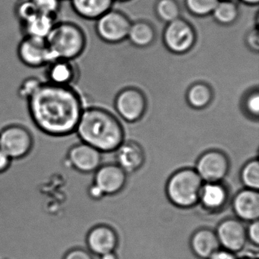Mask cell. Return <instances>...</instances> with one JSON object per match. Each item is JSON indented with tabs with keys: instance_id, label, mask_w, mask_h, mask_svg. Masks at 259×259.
<instances>
[{
	"instance_id": "cell-24",
	"label": "cell",
	"mask_w": 259,
	"mask_h": 259,
	"mask_svg": "<svg viewBox=\"0 0 259 259\" xmlns=\"http://www.w3.org/2000/svg\"><path fill=\"white\" fill-rule=\"evenodd\" d=\"M211 15L218 23L232 25L239 18V7L235 1H219Z\"/></svg>"
},
{
	"instance_id": "cell-10",
	"label": "cell",
	"mask_w": 259,
	"mask_h": 259,
	"mask_svg": "<svg viewBox=\"0 0 259 259\" xmlns=\"http://www.w3.org/2000/svg\"><path fill=\"white\" fill-rule=\"evenodd\" d=\"M229 167L228 158L224 153L210 151L198 159L196 172L206 183H219L227 175Z\"/></svg>"
},
{
	"instance_id": "cell-16",
	"label": "cell",
	"mask_w": 259,
	"mask_h": 259,
	"mask_svg": "<svg viewBox=\"0 0 259 259\" xmlns=\"http://www.w3.org/2000/svg\"><path fill=\"white\" fill-rule=\"evenodd\" d=\"M233 207L239 219L250 222L257 221L259 218L258 192L250 189L240 191L233 199Z\"/></svg>"
},
{
	"instance_id": "cell-14",
	"label": "cell",
	"mask_w": 259,
	"mask_h": 259,
	"mask_svg": "<svg viewBox=\"0 0 259 259\" xmlns=\"http://www.w3.org/2000/svg\"><path fill=\"white\" fill-rule=\"evenodd\" d=\"M126 182V172L118 165L101 166L95 171V182L104 195H113L122 190Z\"/></svg>"
},
{
	"instance_id": "cell-26",
	"label": "cell",
	"mask_w": 259,
	"mask_h": 259,
	"mask_svg": "<svg viewBox=\"0 0 259 259\" xmlns=\"http://www.w3.org/2000/svg\"><path fill=\"white\" fill-rule=\"evenodd\" d=\"M241 180L246 189L257 191L259 188L258 160H251L245 164L241 172Z\"/></svg>"
},
{
	"instance_id": "cell-27",
	"label": "cell",
	"mask_w": 259,
	"mask_h": 259,
	"mask_svg": "<svg viewBox=\"0 0 259 259\" xmlns=\"http://www.w3.org/2000/svg\"><path fill=\"white\" fill-rule=\"evenodd\" d=\"M220 0H185L186 8L192 14L199 17L211 15Z\"/></svg>"
},
{
	"instance_id": "cell-9",
	"label": "cell",
	"mask_w": 259,
	"mask_h": 259,
	"mask_svg": "<svg viewBox=\"0 0 259 259\" xmlns=\"http://www.w3.org/2000/svg\"><path fill=\"white\" fill-rule=\"evenodd\" d=\"M81 71L75 60H57L45 66V82L63 87H75Z\"/></svg>"
},
{
	"instance_id": "cell-38",
	"label": "cell",
	"mask_w": 259,
	"mask_h": 259,
	"mask_svg": "<svg viewBox=\"0 0 259 259\" xmlns=\"http://www.w3.org/2000/svg\"><path fill=\"white\" fill-rule=\"evenodd\" d=\"M100 257H101V259H118L117 255L115 254L114 251L106 253V254H102Z\"/></svg>"
},
{
	"instance_id": "cell-20",
	"label": "cell",
	"mask_w": 259,
	"mask_h": 259,
	"mask_svg": "<svg viewBox=\"0 0 259 259\" xmlns=\"http://www.w3.org/2000/svg\"><path fill=\"white\" fill-rule=\"evenodd\" d=\"M191 247L197 257L207 259L220 249L221 245L216 233L208 229H202L197 231L192 236Z\"/></svg>"
},
{
	"instance_id": "cell-25",
	"label": "cell",
	"mask_w": 259,
	"mask_h": 259,
	"mask_svg": "<svg viewBox=\"0 0 259 259\" xmlns=\"http://www.w3.org/2000/svg\"><path fill=\"white\" fill-rule=\"evenodd\" d=\"M156 14L166 23L180 19L181 10L177 0H158L155 6Z\"/></svg>"
},
{
	"instance_id": "cell-30",
	"label": "cell",
	"mask_w": 259,
	"mask_h": 259,
	"mask_svg": "<svg viewBox=\"0 0 259 259\" xmlns=\"http://www.w3.org/2000/svg\"><path fill=\"white\" fill-rule=\"evenodd\" d=\"M37 13L57 18L62 7L61 0H31Z\"/></svg>"
},
{
	"instance_id": "cell-28",
	"label": "cell",
	"mask_w": 259,
	"mask_h": 259,
	"mask_svg": "<svg viewBox=\"0 0 259 259\" xmlns=\"http://www.w3.org/2000/svg\"><path fill=\"white\" fill-rule=\"evenodd\" d=\"M43 81L40 78L34 76L28 77L24 79L18 89V95L19 98L25 101H28L38 90Z\"/></svg>"
},
{
	"instance_id": "cell-29",
	"label": "cell",
	"mask_w": 259,
	"mask_h": 259,
	"mask_svg": "<svg viewBox=\"0 0 259 259\" xmlns=\"http://www.w3.org/2000/svg\"><path fill=\"white\" fill-rule=\"evenodd\" d=\"M14 13L19 23H22L37 14V11L31 0H18L15 4Z\"/></svg>"
},
{
	"instance_id": "cell-11",
	"label": "cell",
	"mask_w": 259,
	"mask_h": 259,
	"mask_svg": "<svg viewBox=\"0 0 259 259\" xmlns=\"http://www.w3.org/2000/svg\"><path fill=\"white\" fill-rule=\"evenodd\" d=\"M68 164L78 172L90 174L101 166V151L87 144H75L69 148L66 155Z\"/></svg>"
},
{
	"instance_id": "cell-40",
	"label": "cell",
	"mask_w": 259,
	"mask_h": 259,
	"mask_svg": "<svg viewBox=\"0 0 259 259\" xmlns=\"http://www.w3.org/2000/svg\"><path fill=\"white\" fill-rule=\"evenodd\" d=\"M242 259H256V258H254V257H243V258H242Z\"/></svg>"
},
{
	"instance_id": "cell-15",
	"label": "cell",
	"mask_w": 259,
	"mask_h": 259,
	"mask_svg": "<svg viewBox=\"0 0 259 259\" xmlns=\"http://www.w3.org/2000/svg\"><path fill=\"white\" fill-rule=\"evenodd\" d=\"M117 242V236L114 230L106 225L93 227L86 237L89 251L99 256L114 251Z\"/></svg>"
},
{
	"instance_id": "cell-22",
	"label": "cell",
	"mask_w": 259,
	"mask_h": 259,
	"mask_svg": "<svg viewBox=\"0 0 259 259\" xmlns=\"http://www.w3.org/2000/svg\"><path fill=\"white\" fill-rule=\"evenodd\" d=\"M156 32L152 25L145 21H138L131 24L127 38L134 46L147 48L155 40Z\"/></svg>"
},
{
	"instance_id": "cell-18",
	"label": "cell",
	"mask_w": 259,
	"mask_h": 259,
	"mask_svg": "<svg viewBox=\"0 0 259 259\" xmlns=\"http://www.w3.org/2000/svg\"><path fill=\"white\" fill-rule=\"evenodd\" d=\"M57 18L37 13L32 17L20 24V31L23 37L46 40L57 22Z\"/></svg>"
},
{
	"instance_id": "cell-8",
	"label": "cell",
	"mask_w": 259,
	"mask_h": 259,
	"mask_svg": "<svg viewBox=\"0 0 259 259\" xmlns=\"http://www.w3.org/2000/svg\"><path fill=\"white\" fill-rule=\"evenodd\" d=\"M17 56L24 66L31 69L45 67L51 63L46 40L23 37L17 48Z\"/></svg>"
},
{
	"instance_id": "cell-4",
	"label": "cell",
	"mask_w": 259,
	"mask_h": 259,
	"mask_svg": "<svg viewBox=\"0 0 259 259\" xmlns=\"http://www.w3.org/2000/svg\"><path fill=\"white\" fill-rule=\"evenodd\" d=\"M203 180L196 170L183 169L169 178L166 186V193L171 202L183 208L196 204L199 201Z\"/></svg>"
},
{
	"instance_id": "cell-6",
	"label": "cell",
	"mask_w": 259,
	"mask_h": 259,
	"mask_svg": "<svg viewBox=\"0 0 259 259\" xmlns=\"http://www.w3.org/2000/svg\"><path fill=\"white\" fill-rule=\"evenodd\" d=\"M196 34L189 22L180 19L167 23L163 34V40L168 51L174 54H184L192 50Z\"/></svg>"
},
{
	"instance_id": "cell-13",
	"label": "cell",
	"mask_w": 259,
	"mask_h": 259,
	"mask_svg": "<svg viewBox=\"0 0 259 259\" xmlns=\"http://www.w3.org/2000/svg\"><path fill=\"white\" fill-rule=\"evenodd\" d=\"M220 245L233 253L239 252L246 244V228L239 220L227 219L218 225L216 232Z\"/></svg>"
},
{
	"instance_id": "cell-3",
	"label": "cell",
	"mask_w": 259,
	"mask_h": 259,
	"mask_svg": "<svg viewBox=\"0 0 259 259\" xmlns=\"http://www.w3.org/2000/svg\"><path fill=\"white\" fill-rule=\"evenodd\" d=\"M51 62L57 60H76L87 47V37L83 28L75 22H56L46 39Z\"/></svg>"
},
{
	"instance_id": "cell-31",
	"label": "cell",
	"mask_w": 259,
	"mask_h": 259,
	"mask_svg": "<svg viewBox=\"0 0 259 259\" xmlns=\"http://www.w3.org/2000/svg\"><path fill=\"white\" fill-rule=\"evenodd\" d=\"M245 108L247 113L254 117H257L259 113V94L257 89L251 91L245 99Z\"/></svg>"
},
{
	"instance_id": "cell-41",
	"label": "cell",
	"mask_w": 259,
	"mask_h": 259,
	"mask_svg": "<svg viewBox=\"0 0 259 259\" xmlns=\"http://www.w3.org/2000/svg\"><path fill=\"white\" fill-rule=\"evenodd\" d=\"M116 1H119V2H126V1H128V0H116Z\"/></svg>"
},
{
	"instance_id": "cell-32",
	"label": "cell",
	"mask_w": 259,
	"mask_h": 259,
	"mask_svg": "<svg viewBox=\"0 0 259 259\" xmlns=\"http://www.w3.org/2000/svg\"><path fill=\"white\" fill-rule=\"evenodd\" d=\"M63 259H94L92 253L81 248H74L69 250Z\"/></svg>"
},
{
	"instance_id": "cell-35",
	"label": "cell",
	"mask_w": 259,
	"mask_h": 259,
	"mask_svg": "<svg viewBox=\"0 0 259 259\" xmlns=\"http://www.w3.org/2000/svg\"><path fill=\"white\" fill-rule=\"evenodd\" d=\"M12 162L13 160L10 157L0 149V174H4L10 169Z\"/></svg>"
},
{
	"instance_id": "cell-12",
	"label": "cell",
	"mask_w": 259,
	"mask_h": 259,
	"mask_svg": "<svg viewBox=\"0 0 259 259\" xmlns=\"http://www.w3.org/2000/svg\"><path fill=\"white\" fill-rule=\"evenodd\" d=\"M115 107L122 119L128 122H136L145 113L146 99L141 91L130 88L118 94L115 100Z\"/></svg>"
},
{
	"instance_id": "cell-39",
	"label": "cell",
	"mask_w": 259,
	"mask_h": 259,
	"mask_svg": "<svg viewBox=\"0 0 259 259\" xmlns=\"http://www.w3.org/2000/svg\"><path fill=\"white\" fill-rule=\"evenodd\" d=\"M239 1L248 6H257L259 2V0H239Z\"/></svg>"
},
{
	"instance_id": "cell-21",
	"label": "cell",
	"mask_w": 259,
	"mask_h": 259,
	"mask_svg": "<svg viewBox=\"0 0 259 259\" xmlns=\"http://www.w3.org/2000/svg\"><path fill=\"white\" fill-rule=\"evenodd\" d=\"M227 198V190L222 185L218 183H206L201 188L199 201L206 208L217 210L224 205Z\"/></svg>"
},
{
	"instance_id": "cell-42",
	"label": "cell",
	"mask_w": 259,
	"mask_h": 259,
	"mask_svg": "<svg viewBox=\"0 0 259 259\" xmlns=\"http://www.w3.org/2000/svg\"><path fill=\"white\" fill-rule=\"evenodd\" d=\"M220 1H235V0H220Z\"/></svg>"
},
{
	"instance_id": "cell-5",
	"label": "cell",
	"mask_w": 259,
	"mask_h": 259,
	"mask_svg": "<svg viewBox=\"0 0 259 259\" xmlns=\"http://www.w3.org/2000/svg\"><path fill=\"white\" fill-rule=\"evenodd\" d=\"M34 138L31 132L19 124H13L0 131V149L12 160L25 158L32 151Z\"/></svg>"
},
{
	"instance_id": "cell-17",
	"label": "cell",
	"mask_w": 259,
	"mask_h": 259,
	"mask_svg": "<svg viewBox=\"0 0 259 259\" xmlns=\"http://www.w3.org/2000/svg\"><path fill=\"white\" fill-rule=\"evenodd\" d=\"M74 13L85 20L96 21L112 10L114 0H69Z\"/></svg>"
},
{
	"instance_id": "cell-43",
	"label": "cell",
	"mask_w": 259,
	"mask_h": 259,
	"mask_svg": "<svg viewBox=\"0 0 259 259\" xmlns=\"http://www.w3.org/2000/svg\"><path fill=\"white\" fill-rule=\"evenodd\" d=\"M62 2H63V1H67V0H61Z\"/></svg>"
},
{
	"instance_id": "cell-33",
	"label": "cell",
	"mask_w": 259,
	"mask_h": 259,
	"mask_svg": "<svg viewBox=\"0 0 259 259\" xmlns=\"http://www.w3.org/2000/svg\"><path fill=\"white\" fill-rule=\"evenodd\" d=\"M247 238L252 242L254 245H258L259 244V222L254 221L251 222L246 228Z\"/></svg>"
},
{
	"instance_id": "cell-2",
	"label": "cell",
	"mask_w": 259,
	"mask_h": 259,
	"mask_svg": "<svg viewBox=\"0 0 259 259\" xmlns=\"http://www.w3.org/2000/svg\"><path fill=\"white\" fill-rule=\"evenodd\" d=\"M75 133L81 142L101 152L115 151L123 142V130L119 121L98 107L84 109Z\"/></svg>"
},
{
	"instance_id": "cell-23",
	"label": "cell",
	"mask_w": 259,
	"mask_h": 259,
	"mask_svg": "<svg viewBox=\"0 0 259 259\" xmlns=\"http://www.w3.org/2000/svg\"><path fill=\"white\" fill-rule=\"evenodd\" d=\"M213 98V92L209 84L197 82L192 84L186 92V100L191 107L203 109L209 105Z\"/></svg>"
},
{
	"instance_id": "cell-7",
	"label": "cell",
	"mask_w": 259,
	"mask_h": 259,
	"mask_svg": "<svg viewBox=\"0 0 259 259\" xmlns=\"http://www.w3.org/2000/svg\"><path fill=\"white\" fill-rule=\"evenodd\" d=\"M131 24L125 14L110 10L97 19L95 31L103 41L118 44L127 38Z\"/></svg>"
},
{
	"instance_id": "cell-36",
	"label": "cell",
	"mask_w": 259,
	"mask_h": 259,
	"mask_svg": "<svg viewBox=\"0 0 259 259\" xmlns=\"http://www.w3.org/2000/svg\"><path fill=\"white\" fill-rule=\"evenodd\" d=\"M207 259H236L234 253L226 249H219L215 251Z\"/></svg>"
},
{
	"instance_id": "cell-19",
	"label": "cell",
	"mask_w": 259,
	"mask_h": 259,
	"mask_svg": "<svg viewBox=\"0 0 259 259\" xmlns=\"http://www.w3.org/2000/svg\"><path fill=\"white\" fill-rule=\"evenodd\" d=\"M116 151L118 166L125 172L138 170L145 161V154L142 148L134 142L122 143Z\"/></svg>"
},
{
	"instance_id": "cell-37",
	"label": "cell",
	"mask_w": 259,
	"mask_h": 259,
	"mask_svg": "<svg viewBox=\"0 0 259 259\" xmlns=\"http://www.w3.org/2000/svg\"><path fill=\"white\" fill-rule=\"evenodd\" d=\"M89 195L92 199L99 200L104 196V193L103 191L97 186L96 184L93 183L89 189Z\"/></svg>"
},
{
	"instance_id": "cell-34",
	"label": "cell",
	"mask_w": 259,
	"mask_h": 259,
	"mask_svg": "<svg viewBox=\"0 0 259 259\" xmlns=\"http://www.w3.org/2000/svg\"><path fill=\"white\" fill-rule=\"evenodd\" d=\"M258 30L257 28L251 30L246 36V45L248 48L253 51L257 53L259 49Z\"/></svg>"
},
{
	"instance_id": "cell-1",
	"label": "cell",
	"mask_w": 259,
	"mask_h": 259,
	"mask_svg": "<svg viewBox=\"0 0 259 259\" xmlns=\"http://www.w3.org/2000/svg\"><path fill=\"white\" fill-rule=\"evenodd\" d=\"M26 102L33 123L42 133L54 137L75 133L84 109L82 97L75 87L45 81Z\"/></svg>"
}]
</instances>
